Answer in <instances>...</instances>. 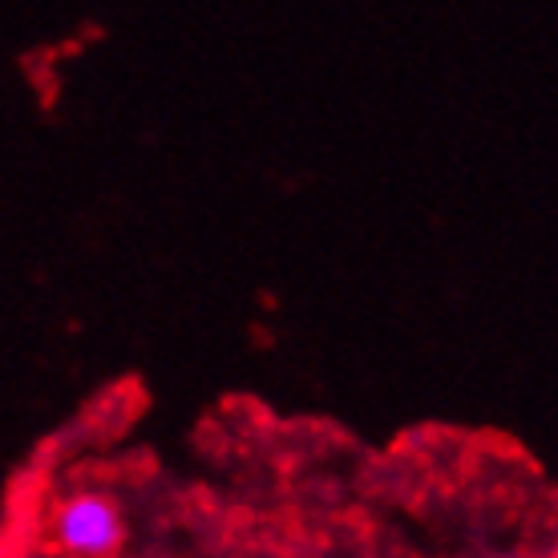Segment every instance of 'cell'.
I'll use <instances>...</instances> for the list:
<instances>
[{
    "label": "cell",
    "instance_id": "6da1fadb",
    "mask_svg": "<svg viewBox=\"0 0 558 558\" xmlns=\"http://www.w3.org/2000/svg\"><path fill=\"white\" fill-rule=\"evenodd\" d=\"M53 538L65 555L106 558L122 546L126 522H122V510L113 506V498L85 489V494H73V498H65V502L57 506Z\"/></svg>",
    "mask_w": 558,
    "mask_h": 558
}]
</instances>
